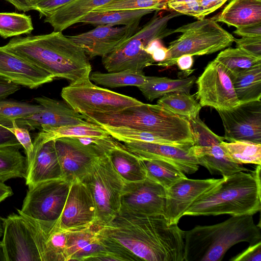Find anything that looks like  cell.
Here are the masks:
<instances>
[{
    "mask_svg": "<svg viewBox=\"0 0 261 261\" xmlns=\"http://www.w3.org/2000/svg\"><path fill=\"white\" fill-rule=\"evenodd\" d=\"M95 227L116 261L184 260L185 231L163 215L120 212L108 224Z\"/></svg>",
    "mask_w": 261,
    "mask_h": 261,
    "instance_id": "6da1fadb",
    "label": "cell"
},
{
    "mask_svg": "<svg viewBox=\"0 0 261 261\" xmlns=\"http://www.w3.org/2000/svg\"><path fill=\"white\" fill-rule=\"evenodd\" d=\"M45 70L74 83L90 77L92 67L83 49L62 32L14 37L2 46Z\"/></svg>",
    "mask_w": 261,
    "mask_h": 261,
    "instance_id": "7a4b0ae2",
    "label": "cell"
},
{
    "mask_svg": "<svg viewBox=\"0 0 261 261\" xmlns=\"http://www.w3.org/2000/svg\"><path fill=\"white\" fill-rule=\"evenodd\" d=\"M261 241L260 228L252 215L231 216L210 225H197L185 231L184 261H221L233 245Z\"/></svg>",
    "mask_w": 261,
    "mask_h": 261,
    "instance_id": "3957f363",
    "label": "cell"
},
{
    "mask_svg": "<svg viewBox=\"0 0 261 261\" xmlns=\"http://www.w3.org/2000/svg\"><path fill=\"white\" fill-rule=\"evenodd\" d=\"M260 165L252 173L240 171L226 177L197 199L184 216L252 215L261 209Z\"/></svg>",
    "mask_w": 261,
    "mask_h": 261,
    "instance_id": "277c9868",
    "label": "cell"
},
{
    "mask_svg": "<svg viewBox=\"0 0 261 261\" xmlns=\"http://www.w3.org/2000/svg\"><path fill=\"white\" fill-rule=\"evenodd\" d=\"M85 120L99 125L125 127L154 133L171 144L178 143L186 128V120L159 105L142 103L110 113L82 115Z\"/></svg>",
    "mask_w": 261,
    "mask_h": 261,
    "instance_id": "5b68a950",
    "label": "cell"
},
{
    "mask_svg": "<svg viewBox=\"0 0 261 261\" xmlns=\"http://www.w3.org/2000/svg\"><path fill=\"white\" fill-rule=\"evenodd\" d=\"M182 33L167 48L166 59L156 65L168 68L176 64L184 55L201 56L224 49L234 42L232 35L223 29L214 19L202 18L174 30Z\"/></svg>",
    "mask_w": 261,
    "mask_h": 261,
    "instance_id": "8992f818",
    "label": "cell"
},
{
    "mask_svg": "<svg viewBox=\"0 0 261 261\" xmlns=\"http://www.w3.org/2000/svg\"><path fill=\"white\" fill-rule=\"evenodd\" d=\"M82 181L89 189L96 210L93 225L103 226L120 211L125 181L117 173L107 155L97 159Z\"/></svg>",
    "mask_w": 261,
    "mask_h": 261,
    "instance_id": "52a82bcc",
    "label": "cell"
},
{
    "mask_svg": "<svg viewBox=\"0 0 261 261\" xmlns=\"http://www.w3.org/2000/svg\"><path fill=\"white\" fill-rule=\"evenodd\" d=\"M164 22L163 18L154 16L115 50L102 57L105 68L108 72L125 70L142 72L152 65L155 62L145 48L151 40L165 36L163 32Z\"/></svg>",
    "mask_w": 261,
    "mask_h": 261,
    "instance_id": "ba28073f",
    "label": "cell"
},
{
    "mask_svg": "<svg viewBox=\"0 0 261 261\" xmlns=\"http://www.w3.org/2000/svg\"><path fill=\"white\" fill-rule=\"evenodd\" d=\"M61 95L64 101L82 115L114 112L142 103L133 97L97 86L91 82L90 77L63 87Z\"/></svg>",
    "mask_w": 261,
    "mask_h": 261,
    "instance_id": "9c48e42d",
    "label": "cell"
},
{
    "mask_svg": "<svg viewBox=\"0 0 261 261\" xmlns=\"http://www.w3.org/2000/svg\"><path fill=\"white\" fill-rule=\"evenodd\" d=\"M71 182L61 177L28 187L21 209L17 212L35 220L55 221L60 218Z\"/></svg>",
    "mask_w": 261,
    "mask_h": 261,
    "instance_id": "30bf717a",
    "label": "cell"
},
{
    "mask_svg": "<svg viewBox=\"0 0 261 261\" xmlns=\"http://www.w3.org/2000/svg\"><path fill=\"white\" fill-rule=\"evenodd\" d=\"M1 243L6 261H42L34 227L20 213L3 218Z\"/></svg>",
    "mask_w": 261,
    "mask_h": 261,
    "instance_id": "8fae6325",
    "label": "cell"
},
{
    "mask_svg": "<svg viewBox=\"0 0 261 261\" xmlns=\"http://www.w3.org/2000/svg\"><path fill=\"white\" fill-rule=\"evenodd\" d=\"M196 83V97L201 107L218 110L229 109L240 104L230 73L215 60L207 64Z\"/></svg>",
    "mask_w": 261,
    "mask_h": 261,
    "instance_id": "7c38bea8",
    "label": "cell"
},
{
    "mask_svg": "<svg viewBox=\"0 0 261 261\" xmlns=\"http://www.w3.org/2000/svg\"><path fill=\"white\" fill-rule=\"evenodd\" d=\"M224 129V140L261 144V100L218 110Z\"/></svg>",
    "mask_w": 261,
    "mask_h": 261,
    "instance_id": "4fadbf2b",
    "label": "cell"
},
{
    "mask_svg": "<svg viewBox=\"0 0 261 261\" xmlns=\"http://www.w3.org/2000/svg\"><path fill=\"white\" fill-rule=\"evenodd\" d=\"M165 203L166 189L146 177L140 181L125 182L120 212L164 216Z\"/></svg>",
    "mask_w": 261,
    "mask_h": 261,
    "instance_id": "5bb4252c",
    "label": "cell"
},
{
    "mask_svg": "<svg viewBox=\"0 0 261 261\" xmlns=\"http://www.w3.org/2000/svg\"><path fill=\"white\" fill-rule=\"evenodd\" d=\"M223 178L193 179L186 176L166 189L164 216L169 224H177L191 206Z\"/></svg>",
    "mask_w": 261,
    "mask_h": 261,
    "instance_id": "9a60e30c",
    "label": "cell"
},
{
    "mask_svg": "<svg viewBox=\"0 0 261 261\" xmlns=\"http://www.w3.org/2000/svg\"><path fill=\"white\" fill-rule=\"evenodd\" d=\"M140 21L129 25H98L89 31L68 36L81 47L89 59L106 56L115 50L139 29Z\"/></svg>",
    "mask_w": 261,
    "mask_h": 261,
    "instance_id": "2e32d148",
    "label": "cell"
},
{
    "mask_svg": "<svg viewBox=\"0 0 261 261\" xmlns=\"http://www.w3.org/2000/svg\"><path fill=\"white\" fill-rule=\"evenodd\" d=\"M55 141L63 177L71 182L82 181L94 161L101 157L94 148L82 143L77 138L62 137Z\"/></svg>",
    "mask_w": 261,
    "mask_h": 261,
    "instance_id": "e0dca14e",
    "label": "cell"
},
{
    "mask_svg": "<svg viewBox=\"0 0 261 261\" xmlns=\"http://www.w3.org/2000/svg\"><path fill=\"white\" fill-rule=\"evenodd\" d=\"M41 106V110L25 117L16 119L20 127L29 130L40 129L42 126L60 127L87 123L83 116L75 111L64 100H59L45 96L35 98Z\"/></svg>",
    "mask_w": 261,
    "mask_h": 261,
    "instance_id": "ac0fdd59",
    "label": "cell"
},
{
    "mask_svg": "<svg viewBox=\"0 0 261 261\" xmlns=\"http://www.w3.org/2000/svg\"><path fill=\"white\" fill-rule=\"evenodd\" d=\"M125 147L140 159L160 160L170 163L185 174L196 172L199 164L193 155L192 145H173L144 142H123Z\"/></svg>",
    "mask_w": 261,
    "mask_h": 261,
    "instance_id": "d6986e66",
    "label": "cell"
},
{
    "mask_svg": "<svg viewBox=\"0 0 261 261\" xmlns=\"http://www.w3.org/2000/svg\"><path fill=\"white\" fill-rule=\"evenodd\" d=\"M95 220V206L89 189L82 181L72 182L60 217L62 226L69 230L85 229Z\"/></svg>",
    "mask_w": 261,
    "mask_h": 261,
    "instance_id": "ffe728a7",
    "label": "cell"
},
{
    "mask_svg": "<svg viewBox=\"0 0 261 261\" xmlns=\"http://www.w3.org/2000/svg\"><path fill=\"white\" fill-rule=\"evenodd\" d=\"M0 75L20 86L36 88L55 79L39 67L0 47Z\"/></svg>",
    "mask_w": 261,
    "mask_h": 261,
    "instance_id": "44dd1931",
    "label": "cell"
},
{
    "mask_svg": "<svg viewBox=\"0 0 261 261\" xmlns=\"http://www.w3.org/2000/svg\"><path fill=\"white\" fill-rule=\"evenodd\" d=\"M27 217L34 227L42 261H66L69 230L62 226L60 218L44 221Z\"/></svg>",
    "mask_w": 261,
    "mask_h": 261,
    "instance_id": "7402d4cb",
    "label": "cell"
},
{
    "mask_svg": "<svg viewBox=\"0 0 261 261\" xmlns=\"http://www.w3.org/2000/svg\"><path fill=\"white\" fill-rule=\"evenodd\" d=\"M63 177L55 140L34 147L32 161L27 167L28 187L43 181Z\"/></svg>",
    "mask_w": 261,
    "mask_h": 261,
    "instance_id": "603a6c76",
    "label": "cell"
},
{
    "mask_svg": "<svg viewBox=\"0 0 261 261\" xmlns=\"http://www.w3.org/2000/svg\"><path fill=\"white\" fill-rule=\"evenodd\" d=\"M107 251L97 233L95 226L69 230L66 261L102 260Z\"/></svg>",
    "mask_w": 261,
    "mask_h": 261,
    "instance_id": "cb8c5ba5",
    "label": "cell"
},
{
    "mask_svg": "<svg viewBox=\"0 0 261 261\" xmlns=\"http://www.w3.org/2000/svg\"><path fill=\"white\" fill-rule=\"evenodd\" d=\"M107 155L117 173L125 182L140 181L146 178L141 159L130 151L123 143L113 137Z\"/></svg>",
    "mask_w": 261,
    "mask_h": 261,
    "instance_id": "d4e9b609",
    "label": "cell"
},
{
    "mask_svg": "<svg viewBox=\"0 0 261 261\" xmlns=\"http://www.w3.org/2000/svg\"><path fill=\"white\" fill-rule=\"evenodd\" d=\"M114 0H74L45 17L54 31L62 32L79 23L81 19L93 11L104 6Z\"/></svg>",
    "mask_w": 261,
    "mask_h": 261,
    "instance_id": "484cf974",
    "label": "cell"
},
{
    "mask_svg": "<svg viewBox=\"0 0 261 261\" xmlns=\"http://www.w3.org/2000/svg\"><path fill=\"white\" fill-rule=\"evenodd\" d=\"M220 144L209 146L192 145L191 150L199 165L206 168L212 174L226 177L240 171H249L242 165L231 161Z\"/></svg>",
    "mask_w": 261,
    "mask_h": 261,
    "instance_id": "4316f807",
    "label": "cell"
},
{
    "mask_svg": "<svg viewBox=\"0 0 261 261\" xmlns=\"http://www.w3.org/2000/svg\"><path fill=\"white\" fill-rule=\"evenodd\" d=\"M238 28L261 22V0H231L214 18Z\"/></svg>",
    "mask_w": 261,
    "mask_h": 261,
    "instance_id": "83f0119b",
    "label": "cell"
},
{
    "mask_svg": "<svg viewBox=\"0 0 261 261\" xmlns=\"http://www.w3.org/2000/svg\"><path fill=\"white\" fill-rule=\"evenodd\" d=\"M109 136V133L101 126L89 122L87 123L56 127L42 126L36 135L33 143L35 147L62 137L102 138Z\"/></svg>",
    "mask_w": 261,
    "mask_h": 261,
    "instance_id": "f1b7e54d",
    "label": "cell"
},
{
    "mask_svg": "<svg viewBox=\"0 0 261 261\" xmlns=\"http://www.w3.org/2000/svg\"><path fill=\"white\" fill-rule=\"evenodd\" d=\"M196 78L172 79L166 77L147 76L145 83L139 87L145 97L150 101L173 92L190 93Z\"/></svg>",
    "mask_w": 261,
    "mask_h": 261,
    "instance_id": "f546056e",
    "label": "cell"
},
{
    "mask_svg": "<svg viewBox=\"0 0 261 261\" xmlns=\"http://www.w3.org/2000/svg\"><path fill=\"white\" fill-rule=\"evenodd\" d=\"M153 11H154L149 9H137L91 12L81 19L79 23L91 24L95 27L129 25L140 21L144 16Z\"/></svg>",
    "mask_w": 261,
    "mask_h": 261,
    "instance_id": "4dcf8cb0",
    "label": "cell"
},
{
    "mask_svg": "<svg viewBox=\"0 0 261 261\" xmlns=\"http://www.w3.org/2000/svg\"><path fill=\"white\" fill-rule=\"evenodd\" d=\"M21 145L0 146V182L25 177L27 158L19 151Z\"/></svg>",
    "mask_w": 261,
    "mask_h": 261,
    "instance_id": "1f68e13d",
    "label": "cell"
},
{
    "mask_svg": "<svg viewBox=\"0 0 261 261\" xmlns=\"http://www.w3.org/2000/svg\"><path fill=\"white\" fill-rule=\"evenodd\" d=\"M231 77L240 103L260 100L261 66Z\"/></svg>",
    "mask_w": 261,
    "mask_h": 261,
    "instance_id": "d6a6232c",
    "label": "cell"
},
{
    "mask_svg": "<svg viewBox=\"0 0 261 261\" xmlns=\"http://www.w3.org/2000/svg\"><path fill=\"white\" fill-rule=\"evenodd\" d=\"M234 75L261 66V57L241 48H228L221 51L214 59Z\"/></svg>",
    "mask_w": 261,
    "mask_h": 261,
    "instance_id": "836d02e7",
    "label": "cell"
},
{
    "mask_svg": "<svg viewBox=\"0 0 261 261\" xmlns=\"http://www.w3.org/2000/svg\"><path fill=\"white\" fill-rule=\"evenodd\" d=\"M146 177L168 189L179 179L186 177L185 174L173 165L155 159H141Z\"/></svg>",
    "mask_w": 261,
    "mask_h": 261,
    "instance_id": "e575fe53",
    "label": "cell"
},
{
    "mask_svg": "<svg viewBox=\"0 0 261 261\" xmlns=\"http://www.w3.org/2000/svg\"><path fill=\"white\" fill-rule=\"evenodd\" d=\"M147 76L143 71L125 70L115 72L102 73L94 72L90 75V79L96 84L109 88H119L127 86L138 88L144 84Z\"/></svg>",
    "mask_w": 261,
    "mask_h": 261,
    "instance_id": "d590c367",
    "label": "cell"
},
{
    "mask_svg": "<svg viewBox=\"0 0 261 261\" xmlns=\"http://www.w3.org/2000/svg\"><path fill=\"white\" fill-rule=\"evenodd\" d=\"M168 111L187 119L199 115L201 106L193 95L185 92L166 94L157 101Z\"/></svg>",
    "mask_w": 261,
    "mask_h": 261,
    "instance_id": "8d00e7d4",
    "label": "cell"
},
{
    "mask_svg": "<svg viewBox=\"0 0 261 261\" xmlns=\"http://www.w3.org/2000/svg\"><path fill=\"white\" fill-rule=\"evenodd\" d=\"M220 144L231 161L240 165H261V144L243 141H223Z\"/></svg>",
    "mask_w": 261,
    "mask_h": 261,
    "instance_id": "74e56055",
    "label": "cell"
},
{
    "mask_svg": "<svg viewBox=\"0 0 261 261\" xmlns=\"http://www.w3.org/2000/svg\"><path fill=\"white\" fill-rule=\"evenodd\" d=\"M33 30L30 15L16 12H0V36L3 38L30 34Z\"/></svg>",
    "mask_w": 261,
    "mask_h": 261,
    "instance_id": "f35d334b",
    "label": "cell"
},
{
    "mask_svg": "<svg viewBox=\"0 0 261 261\" xmlns=\"http://www.w3.org/2000/svg\"><path fill=\"white\" fill-rule=\"evenodd\" d=\"M167 0H114L92 12L149 9L158 11L167 8Z\"/></svg>",
    "mask_w": 261,
    "mask_h": 261,
    "instance_id": "ab89813d",
    "label": "cell"
},
{
    "mask_svg": "<svg viewBox=\"0 0 261 261\" xmlns=\"http://www.w3.org/2000/svg\"><path fill=\"white\" fill-rule=\"evenodd\" d=\"M192 130L194 144L196 146H209L220 144L224 140L213 133L200 119L199 115L187 119Z\"/></svg>",
    "mask_w": 261,
    "mask_h": 261,
    "instance_id": "60d3db41",
    "label": "cell"
},
{
    "mask_svg": "<svg viewBox=\"0 0 261 261\" xmlns=\"http://www.w3.org/2000/svg\"><path fill=\"white\" fill-rule=\"evenodd\" d=\"M41 109L42 107L39 104L5 99L0 100V116L12 121L38 113Z\"/></svg>",
    "mask_w": 261,
    "mask_h": 261,
    "instance_id": "b9f144b4",
    "label": "cell"
},
{
    "mask_svg": "<svg viewBox=\"0 0 261 261\" xmlns=\"http://www.w3.org/2000/svg\"><path fill=\"white\" fill-rule=\"evenodd\" d=\"M167 8L200 19L204 18L198 0H167Z\"/></svg>",
    "mask_w": 261,
    "mask_h": 261,
    "instance_id": "7bdbcfd3",
    "label": "cell"
},
{
    "mask_svg": "<svg viewBox=\"0 0 261 261\" xmlns=\"http://www.w3.org/2000/svg\"><path fill=\"white\" fill-rule=\"evenodd\" d=\"M24 148L27 158V167L31 163L33 154L34 146L29 130L24 127L19 126L15 120L12 121V126L9 128Z\"/></svg>",
    "mask_w": 261,
    "mask_h": 261,
    "instance_id": "ee69618b",
    "label": "cell"
},
{
    "mask_svg": "<svg viewBox=\"0 0 261 261\" xmlns=\"http://www.w3.org/2000/svg\"><path fill=\"white\" fill-rule=\"evenodd\" d=\"M74 0H31L33 10L39 12L40 18L46 17Z\"/></svg>",
    "mask_w": 261,
    "mask_h": 261,
    "instance_id": "f6af8a7d",
    "label": "cell"
},
{
    "mask_svg": "<svg viewBox=\"0 0 261 261\" xmlns=\"http://www.w3.org/2000/svg\"><path fill=\"white\" fill-rule=\"evenodd\" d=\"M236 47L252 55L261 57V37H245L240 39L234 38Z\"/></svg>",
    "mask_w": 261,
    "mask_h": 261,
    "instance_id": "bcb514c9",
    "label": "cell"
},
{
    "mask_svg": "<svg viewBox=\"0 0 261 261\" xmlns=\"http://www.w3.org/2000/svg\"><path fill=\"white\" fill-rule=\"evenodd\" d=\"M13 121L0 116V146L21 145L13 133L9 129L12 126Z\"/></svg>",
    "mask_w": 261,
    "mask_h": 261,
    "instance_id": "7dc6e473",
    "label": "cell"
},
{
    "mask_svg": "<svg viewBox=\"0 0 261 261\" xmlns=\"http://www.w3.org/2000/svg\"><path fill=\"white\" fill-rule=\"evenodd\" d=\"M230 261H260L261 241L249 246L245 250L231 258Z\"/></svg>",
    "mask_w": 261,
    "mask_h": 261,
    "instance_id": "c3c4849f",
    "label": "cell"
},
{
    "mask_svg": "<svg viewBox=\"0 0 261 261\" xmlns=\"http://www.w3.org/2000/svg\"><path fill=\"white\" fill-rule=\"evenodd\" d=\"M20 89V85L0 75V100L5 99Z\"/></svg>",
    "mask_w": 261,
    "mask_h": 261,
    "instance_id": "681fc988",
    "label": "cell"
},
{
    "mask_svg": "<svg viewBox=\"0 0 261 261\" xmlns=\"http://www.w3.org/2000/svg\"><path fill=\"white\" fill-rule=\"evenodd\" d=\"M233 33L242 37H261V22L237 28Z\"/></svg>",
    "mask_w": 261,
    "mask_h": 261,
    "instance_id": "f907efd6",
    "label": "cell"
},
{
    "mask_svg": "<svg viewBox=\"0 0 261 261\" xmlns=\"http://www.w3.org/2000/svg\"><path fill=\"white\" fill-rule=\"evenodd\" d=\"M227 0H198L204 17L220 8Z\"/></svg>",
    "mask_w": 261,
    "mask_h": 261,
    "instance_id": "816d5d0a",
    "label": "cell"
},
{
    "mask_svg": "<svg viewBox=\"0 0 261 261\" xmlns=\"http://www.w3.org/2000/svg\"><path fill=\"white\" fill-rule=\"evenodd\" d=\"M193 56L190 55H184L178 57L176 64L177 65L179 69L185 72H187L188 74L192 72L194 70H191L193 65Z\"/></svg>",
    "mask_w": 261,
    "mask_h": 261,
    "instance_id": "f5cc1de1",
    "label": "cell"
},
{
    "mask_svg": "<svg viewBox=\"0 0 261 261\" xmlns=\"http://www.w3.org/2000/svg\"><path fill=\"white\" fill-rule=\"evenodd\" d=\"M12 4L18 10L24 12L33 10L31 0H5Z\"/></svg>",
    "mask_w": 261,
    "mask_h": 261,
    "instance_id": "db71d44e",
    "label": "cell"
},
{
    "mask_svg": "<svg viewBox=\"0 0 261 261\" xmlns=\"http://www.w3.org/2000/svg\"><path fill=\"white\" fill-rule=\"evenodd\" d=\"M167 50V48L163 46L155 49L151 56L154 62H162L166 59Z\"/></svg>",
    "mask_w": 261,
    "mask_h": 261,
    "instance_id": "11a10c76",
    "label": "cell"
},
{
    "mask_svg": "<svg viewBox=\"0 0 261 261\" xmlns=\"http://www.w3.org/2000/svg\"><path fill=\"white\" fill-rule=\"evenodd\" d=\"M13 195V192L12 188L4 183L0 182V203Z\"/></svg>",
    "mask_w": 261,
    "mask_h": 261,
    "instance_id": "9f6ffc18",
    "label": "cell"
},
{
    "mask_svg": "<svg viewBox=\"0 0 261 261\" xmlns=\"http://www.w3.org/2000/svg\"><path fill=\"white\" fill-rule=\"evenodd\" d=\"M163 46L159 39H154L151 40L147 44L145 50L147 53L151 55L155 49Z\"/></svg>",
    "mask_w": 261,
    "mask_h": 261,
    "instance_id": "6f0895ef",
    "label": "cell"
},
{
    "mask_svg": "<svg viewBox=\"0 0 261 261\" xmlns=\"http://www.w3.org/2000/svg\"><path fill=\"white\" fill-rule=\"evenodd\" d=\"M0 261H6L1 242H0Z\"/></svg>",
    "mask_w": 261,
    "mask_h": 261,
    "instance_id": "680465c9",
    "label": "cell"
},
{
    "mask_svg": "<svg viewBox=\"0 0 261 261\" xmlns=\"http://www.w3.org/2000/svg\"><path fill=\"white\" fill-rule=\"evenodd\" d=\"M3 233V218L0 217V238L2 237Z\"/></svg>",
    "mask_w": 261,
    "mask_h": 261,
    "instance_id": "91938a15",
    "label": "cell"
}]
</instances>
